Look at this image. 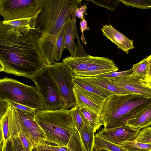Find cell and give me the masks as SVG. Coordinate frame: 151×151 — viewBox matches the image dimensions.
Masks as SVG:
<instances>
[{
	"mask_svg": "<svg viewBox=\"0 0 151 151\" xmlns=\"http://www.w3.org/2000/svg\"><path fill=\"white\" fill-rule=\"evenodd\" d=\"M32 31H13L0 21V71L31 80L47 65Z\"/></svg>",
	"mask_w": 151,
	"mask_h": 151,
	"instance_id": "cell-1",
	"label": "cell"
},
{
	"mask_svg": "<svg viewBox=\"0 0 151 151\" xmlns=\"http://www.w3.org/2000/svg\"><path fill=\"white\" fill-rule=\"evenodd\" d=\"M82 0H41L33 31L39 47L56 43L60 33Z\"/></svg>",
	"mask_w": 151,
	"mask_h": 151,
	"instance_id": "cell-2",
	"label": "cell"
},
{
	"mask_svg": "<svg viewBox=\"0 0 151 151\" xmlns=\"http://www.w3.org/2000/svg\"><path fill=\"white\" fill-rule=\"evenodd\" d=\"M35 117L45 134V141L74 151H84L73 122L71 109L36 110Z\"/></svg>",
	"mask_w": 151,
	"mask_h": 151,
	"instance_id": "cell-3",
	"label": "cell"
},
{
	"mask_svg": "<svg viewBox=\"0 0 151 151\" xmlns=\"http://www.w3.org/2000/svg\"><path fill=\"white\" fill-rule=\"evenodd\" d=\"M151 104V98L139 94H114L105 100L100 116L104 127H118L126 124Z\"/></svg>",
	"mask_w": 151,
	"mask_h": 151,
	"instance_id": "cell-4",
	"label": "cell"
},
{
	"mask_svg": "<svg viewBox=\"0 0 151 151\" xmlns=\"http://www.w3.org/2000/svg\"><path fill=\"white\" fill-rule=\"evenodd\" d=\"M5 100L36 110H45L42 99L35 86L28 85L7 77L0 80V100Z\"/></svg>",
	"mask_w": 151,
	"mask_h": 151,
	"instance_id": "cell-5",
	"label": "cell"
},
{
	"mask_svg": "<svg viewBox=\"0 0 151 151\" xmlns=\"http://www.w3.org/2000/svg\"><path fill=\"white\" fill-rule=\"evenodd\" d=\"M32 81L42 99L45 110L64 109L65 103L47 65L35 75Z\"/></svg>",
	"mask_w": 151,
	"mask_h": 151,
	"instance_id": "cell-6",
	"label": "cell"
},
{
	"mask_svg": "<svg viewBox=\"0 0 151 151\" xmlns=\"http://www.w3.org/2000/svg\"><path fill=\"white\" fill-rule=\"evenodd\" d=\"M47 66L65 103L64 109L74 107L76 105L73 91L74 74L63 62H56Z\"/></svg>",
	"mask_w": 151,
	"mask_h": 151,
	"instance_id": "cell-7",
	"label": "cell"
},
{
	"mask_svg": "<svg viewBox=\"0 0 151 151\" xmlns=\"http://www.w3.org/2000/svg\"><path fill=\"white\" fill-rule=\"evenodd\" d=\"M41 0H0V14L4 21L34 17L40 11Z\"/></svg>",
	"mask_w": 151,
	"mask_h": 151,
	"instance_id": "cell-8",
	"label": "cell"
},
{
	"mask_svg": "<svg viewBox=\"0 0 151 151\" xmlns=\"http://www.w3.org/2000/svg\"><path fill=\"white\" fill-rule=\"evenodd\" d=\"M14 108L17 115L19 132L27 136L34 147L45 141V134L35 119L36 111L31 112Z\"/></svg>",
	"mask_w": 151,
	"mask_h": 151,
	"instance_id": "cell-9",
	"label": "cell"
},
{
	"mask_svg": "<svg viewBox=\"0 0 151 151\" xmlns=\"http://www.w3.org/2000/svg\"><path fill=\"white\" fill-rule=\"evenodd\" d=\"M8 103L6 111L0 116V146L3 147L13 136L17 135L19 131L16 112Z\"/></svg>",
	"mask_w": 151,
	"mask_h": 151,
	"instance_id": "cell-10",
	"label": "cell"
},
{
	"mask_svg": "<svg viewBox=\"0 0 151 151\" xmlns=\"http://www.w3.org/2000/svg\"><path fill=\"white\" fill-rule=\"evenodd\" d=\"M141 130H136L127 125L113 128H100L96 134L99 136L116 144L134 141Z\"/></svg>",
	"mask_w": 151,
	"mask_h": 151,
	"instance_id": "cell-11",
	"label": "cell"
},
{
	"mask_svg": "<svg viewBox=\"0 0 151 151\" xmlns=\"http://www.w3.org/2000/svg\"><path fill=\"white\" fill-rule=\"evenodd\" d=\"M76 105L85 108L100 115L105 99L75 84L73 88Z\"/></svg>",
	"mask_w": 151,
	"mask_h": 151,
	"instance_id": "cell-12",
	"label": "cell"
},
{
	"mask_svg": "<svg viewBox=\"0 0 151 151\" xmlns=\"http://www.w3.org/2000/svg\"><path fill=\"white\" fill-rule=\"evenodd\" d=\"M119 68L114 61L104 57L95 56L90 67L76 76L82 77L97 76L114 71Z\"/></svg>",
	"mask_w": 151,
	"mask_h": 151,
	"instance_id": "cell-13",
	"label": "cell"
},
{
	"mask_svg": "<svg viewBox=\"0 0 151 151\" xmlns=\"http://www.w3.org/2000/svg\"><path fill=\"white\" fill-rule=\"evenodd\" d=\"M108 79L132 93L151 98V88L143 86L139 78L131 75Z\"/></svg>",
	"mask_w": 151,
	"mask_h": 151,
	"instance_id": "cell-14",
	"label": "cell"
},
{
	"mask_svg": "<svg viewBox=\"0 0 151 151\" xmlns=\"http://www.w3.org/2000/svg\"><path fill=\"white\" fill-rule=\"evenodd\" d=\"M101 30L104 35L127 54H128L130 50L134 48L132 40L129 39L111 24L103 26Z\"/></svg>",
	"mask_w": 151,
	"mask_h": 151,
	"instance_id": "cell-15",
	"label": "cell"
},
{
	"mask_svg": "<svg viewBox=\"0 0 151 151\" xmlns=\"http://www.w3.org/2000/svg\"><path fill=\"white\" fill-rule=\"evenodd\" d=\"M95 56L90 55L67 56L62 60L64 64L75 76L89 68L92 63Z\"/></svg>",
	"mask_w": 151,
	"mask_h": 151,
	"instance_id": "cell-16",
	"label": "cell"
},
{
	"mask_svg": "<svg viewBox=\"0 0 151 151\" xmlns=\"http://www.w3.org/2000/svg\"><path fill=\"white\" fill-rule=\"evenodd\" d=\"M83 77L91 83L103 88L115 94L122 95L132 93L107 78L99 76Z\"/></svg>",
	"mask_w": 151,
	"mask_h": 151,
	"instance_id": "cell-17",
	"label": "cell"
},
{
	"mask_svg": "<svg viewBox=\"0 0 151 151\" xmlns=\"http://www.w3.org/2000/svg\"><path fill=\"white\" fill-rule=\"evenodd\" d=\"M37 14L31 17L10 21L2 20V22L8 28L11 29L22 32H27L35 30V20Z\"/></svg>",
	"mask_w": 151,
	"mask_h": 151,
	"instance_id": "cell-18",
	"label": "cell"
},
{
	"mask_svg": "<svg viewBox=\"0 0 151 151\" xmlns=\"http://www.w3.org/2000/svg\"><path fill=\"white\" fill-rule=\"evenodd\" d=\"M73 82L75 84L85 90L95 94L105 99L115 94L103 88L91 83L84 78L80 76H75Z\"/></svg>",
	"mask_w": 151,
	"mask_h": 151,
	"instance_id": "cell-19",
	"label": "cell"
},
{
	"mask_svg": "<svg viewBox=\"0 0 151 151\" xmlns=\"http://www.w3.org/2000/svg\"><path fill=\"white\" fill-rule=\"evenodd\" d=\"M76 34L73 21L69 18L64 25V47L70 52L71 56H76L78 50L74 41Z\"/></svg>",
	"mask_w": 151,
	"mask_h": 151,
	"instance_id": "cell-20",
	"label": "cell"
},
{
	"mask_svg": "<svg viewBox=\"0 0 151 151\" xmlns=\"http://www.w3.org/2000/svg\"><path fill=\"white\" fill-rule=\"evenodd\" d=\"M126 124L136 130L151 125V104L133 118L129 119Z\"/></svg>",
	"mask_w": 151,
	"mask_h": 151,
	"instance_id": "cell-21",
	"label": "cell"
},
{
	"mask_svg": "<svg viewBox=\"0 0 151 151\" xmlns=\"http://www.w3.org/2000/svg\"><path fill=\"white\" fill-rule=\"evenodd\" d=\"M95 132L94 129L86 124L79 133L85 151H93Z\"/></svg>",
	"mask_w": 151,
	"mask_h": 151,
	"instance_id": "cell-22",
	"label": "cell"
},
{
	"mask_svg": "<svg viewBox=\"0 0 151 151\" xmlns=\"http://www.w3.org/2000/svg\"><path fill=\"white\" fill-rule=\"evenodd\" d=\"M94 149L109 151H127L120 145L111 142L99 136L96 133L95 135Z\"/></svg>",
	"mask_w": 151,
	"mask_h": 151,
	"instance_id": "cell-23",
	"label": "cell"
},
{
	"mask_svg": "<svg viewBox=\"0 0 151 151\" xmlns=\"http://www.w3.org/2000/svg\"><path fill=\"white\" fill-rule=\"evenodd\" d=\"M79 108L80 111L88 123L94 129L96 132L103 125L100 115L97 114L86 108Z\"/></svg>",
	"mask_w": 151,
	"mask_h": 151,
	"instance_id": "cell-24",
	"label": "cell"
},
{
	"mask_svg": "<svg viewBox=\"0 0 151 151\" xmlns=\"http://www.w3.org/2000/svg\"><path fill=\"white\" fill-rule=\"evenodd\" d=\"M149 67V62L145 58L133 65L132 76L139 79L145 78L148 76Z\"/></svg>",
	"mask_w": 151,
	"mask_h": 151,
	"instance_id": "cell-25",
	"label": "cell"
},
{
	"mask_svg": "<svg viewBox=\"0 0 151 151\" xmlns=\"http://www.w3.org/2000/svg\"><path fill=\"white\" fill-rule=\"evenodd\" d=\"M118 145L127 151H151V144L134 141L123 142Z\"/></svg>",
	"mask_w": 151,
	"mask_h": 151,
	"instance_id": "cell-26",
	"label": "cell"
},
{
	"mask_svg": "<svg viewBox=\"0 0 151 151\" xmlns=\"http://www.w3.org/2000/svg\"><path fill=\"white\" fill-rule=\"evenodd\" d=\"M71 116L73 123L79 133L85 124H88L80 111L78 106L76 105L71 108Z\"/></svg>",
	"mask_w": 151,
	"mask_h": 151,
	"instance_id": "cell-27",
	"label": "cell"
},
{
	"mask_svg": "<svg viewBox=\"0 0 151 151\" xmlns=\"http://www.w3.org/2000/svg\"><path fill=\"white\" fill-rule=\"evenodd\" d=\"M125 5L142 9L151 8V0H120Z\"/></svg>",
	"mask_w": 151,
	"mask_h": 151,
	"instance_id": "cell-28",
	"label": "cell"
},
{
	"mask_svg": "<svg viewBox=\"0 0 151 151\" xmlns=\"http://www.w3.org/2000/svg\"><path fill=\"white\" fill-rule=\"evenodd\" d=\"M87 1H91L96 5L105 8L111 11H114L116 9L118 4L120 1V0H90Z\"/></svg>",
	"mask_w": 151,
	"mask_h": 151,
	"instance_id": "cell-29",
	"label": "cell"
},
{
	"mask_svg": "<svg viewBox=\"0 0 151 151\" xmlns=\"http://www.w3.org/2000/svg\"><path fill=\"white\" fill-rule=\"evenodd\" d=\"M134 141L151 144V128L148 127L141 130Z\"/></svg>",
	"mask_w": 151,
	"mask_h": 151,
	"instance_id": "cell-30",
	"label": "cell"
},
{
	"mask_svg": "<svg viewBox=\"0 0 151 151\" xmlns=\"http://www.w3.org/2000/svg\"><path fill=\"white\" fill-rule=\"evenodd\" d=\"M17 136L25 151H32L34 146L30 140L24 133L19 132Z\"/></svg>",
	"mask_w": 151,
	"mask_h": 151,
	"instance_id": "cell-31",
	"label": "cell"
},
{
	"mask_svg": "<svg viewBox=\"0 0 151 151\" xmlns=\"http://www.w3.org/2000/svg\"><path fill=\"white\" fill-rule=\"evenodd\" d=\"M132 74V69H130L121 71H114L98 76L101 77L108 78H111L124 76H131Z\"/></svg>",
	"mask_w": 151,
	"mask_h": 151,
	"instance_id": "cell-32",
	"label": "cell"
},
{
	"mask_svg": "<svg viewBox=\"0 0 151 151\" xmlns=\"http://www.w3.org/2000/svg\"><path fill=\"white\" fill-rule=\"evenodd\" d=\"M5 100L7 101L15 109L22 111L31 112H34L36 111V110L34 109L14 101L9 100Z\"/></svg>",
	"mask_w": 151,
	"mask_h": 151,
	"instance_id": "cell-33",
	"label": "cell"
},
{
	"mask_svg": "<svg viewBox=\"0 0 151 151\" xmlns=\"http://www.w3.org/2000/svg\"><path fill=\"white\" fill-rule=\"evenodd\" d=\"M80 26L81 33V39L83 43L86 44L87 43L84 37V32L89 30L90 28L87 26V22L85 19H81L80 22Z\"/></svg>",
	"mask_w": 151,
	"mask_h": 151,
	"instance_id": "cell-34",
	"label": "cell"
},
{
	"mask_svg": "<svg viewBox=\"0 0 151 151\" xmlns=\"http://www.w3.org/2000/svg\"><path fill=\"white\" fill-rule=\"evenodd\" d=\"M11 140L15 151H25L17 135L13 136Z\"/></svg>",
	"mask_w": 151,
	"mask_h": 151,
	"instance_id": "cell-35",
	"label": "cell"
},
{
	"mask_svg": "<svg viewBox=\"0 0 151 151\" xmlns=\"http://www.w3.org/2000/svg\"><path fill=\"white\" fill-rule=\"evenodd\" d=\"M87 7L86 5L81 6L80 7H77L76 10V17L78 18H80L81 19H83L84 15L87 14Z\"/></svg>",
	"mask_w": 151,
	"mask_h": 151,
	"instance_id": "cell-36",
	"label": "cell"
},
{
	"mask_svg": "<svg viewBox=\"0 0 151 151\" xmlns=\"http://www.w3.org/2000/svg\"><path fill=\"white\" fill-rule=\"evenodd\" d=\"M0 151H15L11 139L9 140L4 147L0 146Z\"/></svg>",
	"mask_w": 151,
	"mask_h": 151,
	"instance_id": "cell-37",
	"label": "cell"
},
{
	"mask_svg": "<svg viewBox=\"0 0 151 151\" xmlns=\"http://www.w3.org/2000/svg\"><path fill=\"white\" fill-rule=\"evenodd\" d=\"M139 81L144 86L151 88V75L143 78H140Z\"/></svg>",
	"mask_w": 151,
	"mask_h": 151,
	"instance_id": "cell-38",
	"label": "cell"
},
{
	"mask_svg": "<svg viewBox=\"0 0 151 151\" xmlns=\"http://www.w3.org/2000/svg\"><path fill=\"white\" fill-rule=\"evenodd\" d=\"M8 105L6 100H0V116L2 115L6 111Z\"/></svg>",
	"mask_w": 151,
	"mask_h": 151,
	"instance_id": "cell-39",
	"label": "cell"
},
{
	"mask_svg": "<svg viewBox=\"0 0 151 151\" xmlns=\"http://www.w3.org/2000/svg\"><path fill=\"white\" fill-rule=\"evenodd\" d=\"M50 142L43 141V144L45 151H56L54 148L53 145L50 144Z\"/></svg>",
	"mask_w": 151,
	"mask_h": 151,
	"instance_id": "cell-40",
	"label": "cell"
},
{
	"mask_svg": "<svg viewBox=\"0 0 151 151\" xmlns=\"http://www.w3.org/2000/svg\"><path fill=\"white\" fill-rule=\"evenodd\" d=\"M43 142L34 147L32 151H45Z\"/></svg>",
	"mask_w": 151,
	"mask_h": 151,
	"instance_id": "cell-41",
	"label": "cell"
},
{
	"mask_svg": "<svg viewBox=\"0 0 151 151\" xmlns=\"http://www.w3.org/2000/svg\"><path fill=\"white\" fill-rule=\"evenodd\" d=\"M148 61L149 62V70L148 73V76L151 75V54L148 56L146 57Z\"/></svg>",
	"mask_w": 151,
	"mask_h": 151,
	"instance_id": "cell-42",
	"label": "cell"
},
{
	"mask_svg": "<svg viewBox=\"0 0 151 151\" xmlns=\"http://www.w3.org/2000/svg\"><path fill=\"white\" fill-rule=\"evenodd\" d=\"M93 151H109L106 150H98L93 148Z\"/></svg>",
	"mask_w": 151,
	"mask_h": 151,
	"instance_id": "cell-43",
	"label": "cell"
},
{
	"mask_svg": "<svg viewBox=\"0 0 151 151\" xmlns=\"http://www.w3.org/2000/svg\"></svg>",
	"mask_w": 151,
	"mask_h": 151,
	"instance_id": "cell-44",
	"label": "cell"
},
{
	"mask_svg": "<svg viewBox=\"0 0 151 151\" xmlns=\"http://www.w3.org/2000/svg\"></svg>",
	"mask_w": 151,
	"mask_h": 151,
	"instance_id": "cell-45",
	"label": "cell"
}]
</instances>
